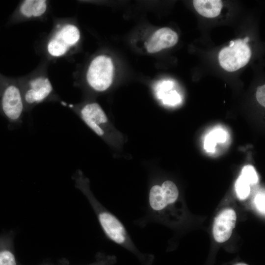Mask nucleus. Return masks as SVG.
Here are the masks:
<instances>
[{"instance_id": "nucleus-4", "label": "nucleus", "mask_w": 265, "mask_h": 265, "mask_svg": "<svg viewBox=\"0 0 265 265\" xmlns=\"http://www.w3.org/2000/svg\"><path fill=\"white\" fill-rule=\"evenodd\" d=\"M251 52L244 39L230 41L228 47L219 53L220 66L228 72H234L244 66L249 61Z\"/></svg>"}, {"instance_id": "nucleus-3", "label": "nucleus", "mask_w": 265, "mask_h": 265, "mask_svg": "<svg viewBox=\"0 0 265 265\" xmlns=\"http://www.w3.org/2000/svg\"><path fill=\"white\" fill-rule=\"evenodd\" d=\"M26 111H29L35 106L51 99H54V90L48 77H35L21 88Z\"/></svg>"}, {"instance_id": "nucleus-9", "label": "nucleus", "mask_w": 265, "mask_h": 265, "mask_svg": "<svg viewBox=\"0 0 265 265\" xmlns=\"http://www.w3.org/2000/svg\"><path fill=\"white\" fill-rule=\"evenodd\" d=\"M178 36L171 28L163 27L157 30L150 38L146 49L150 53L158 52L161 50L174 46Z\"/></svg>"}, {"instance_id": "nucleus-10", "label": "nucleus", "mask_w": 265, "mask_h": 265, "mask_svg": "<svg viewBox=\"0 0 265 265\" xmlns=\"http://www.w3.org/2000/svg\"><path fill=\"white\" fill-rule=\"evenodd\" d=\"M193 4L199 14L207 18L217 16L222 7V2L219 0H194Z\"/></svg>"}, {"instance_id": "nucleus-14", "label": "nucleus", "mask_w": 265, "mask_h": 265, "mask_svg": "<svg viewBox=\"0 0 265 265\" xmlns=\"http://www.w3.org/2000/svg\"><path fill=\"white\" fill-rule=\"evenodd\" d=\"M161 188L166 203H173L179 195V191L176 185L171 181H166L161 185Z\"/></svg>"}, {"instance_id": "nucleus-5", "label": "nucleus", "mask_w": 265, "mask_h": 265, "mask_svg": "<svg viewBox=\"0 0 265 265\" xmlns=\"http://www.w3.org/2000/svg\"><path fill=\"white\" fill-rule=\"evenodd\" d=\"M80 37L79 28L72 24H66L56 31L49 40L47 50L54 57L65 54L70 47L76 45Z\"/></svg>"}, {"instance_id": "nucleus-11", "label": "nucleus", "mask_w": 265, "mask_h": 265, "mask_svg": "<svg viewBox=\"0 0 265 265\" xmlns=\"http://www.w3.org/2000/svg\"><path fill=\"white\" fill-rule=\"evenodd\" d=\"M47 9V2L45 0H26L20 7V12L26 18L38 17L42 16Z\"/></svg>"}, {"instance_id": "nucleus-12", "label": "nucleus", "mask_w": 265, "mask_h": 265, "mask_svg": "<svg viewBox=\"0 0 265 265\" xmlns=\"http://www.w3.org/2000/svg\"><path fill=\"white\" fill-rule=\"evenodd\" d=\"M149 203L155 211H160L167 205L160 186L155 185L151 187L149 193Z\"/></svg>"}, {"instance_id": "nucleus-2", "label": "nucleus", "mask_w": 265, "mask_h": 265, "mask_svg": "<svg viewBox=\"0 0 265 265\" xmlns=\"http://www.w3.org/2000/svg\"><path fill=\"white\" fill-rule=\"evenodd\" d=\"M114 67L110 57L100 55L91 62L86 74L88 85L93 89L103 91L111 84L113 77Z\"/></svg>"}, {"instance_id": "nucleus-18", "label": "nucleus", "mask_w": 265, "mask_h": 265, "mask_svg": "<svg viewBox=\"0 0 265 265\" xmlns=\"http://www.w3.org/2000/svg\"><path fill=\"white\" fill-rule=\"evenodd\" d=\"M0 265H16L13 254L9 250H0Z\"/></svg>"}, {"instance_id": "nucleus-13", "label": "nucleus", "mask_w": 265, "mask_h": 265, "mask_svg": "<svg viewBox=\"0 0 265 265\" xmlns=\"http://www.w3.org/2000/svg\"><path fill=\"white\" fill-rule=\"evenodd\" d=\"M226 139V133L222 130L216 129L211 132L206 137L204 148L208 152H213L217 142H224Z\"/></svg>"}, {"instance_id": "nucleus-7", "label": "nucleus", "mask_w": 265, "mask_h": 265, "mask_svg": "<svg viewBox=\"0 0 265 265\" xmlns=\"http://www.w3.org/2000/svg\"><path fill=\"white\" fill-rule=\"evenodd\" d=\"M80 118L85 124L99 136L104 134L101 125L107 122V117L100 105L96 103L85 104L80 110Z\"/></svg>"}, {"instance_id": "nucleus-8", "label": "nucleus", "mask_w": 265, "mask_h": 265, "mask_svg": "<svg viewBox=\"0 0 265 265\" xmlns=\"http://www.w3.org/2000/svg\"><path fill=\"white\" fill-rule=\"evenodd\" d=\"M98 217L104 231L112 240L120 244L127 242L128 238L126 231L115 216L104 210L100 212Z\"/></svg>"}, {"instance_id": "nucleus-21", "label": "nucleus", "mask_w": 265, "mask_h": 265, "mask_svg": "<svg viewBox=\"0 0 265 265\" xmlns=\"http://www.w3.org/2000/svg\"><path fill=\"white\" fill-rule=\"evenodd\" d=\"M234 265H248L245 263H238Z\"/></svg>"}, {"instance_id": "nucleus-20", "label": "nucleus", "mask_w": 265, "mask_h": 265, "mask_svg": "<svg viewBox=\"0 0 265 265\" xmlns=\"http://www.w3.org/2000/svg\"><path fill=\"white\" fill-rule=\"evenodd\" d=\"M265 85H263L258 87L256 92V98L258 102L263 106H265Z\"/></svg>"}, {"instance_id": "nucleus-16", "label": "nucleus", "mask_w": 265, "mask_h": 265, "mask_svg": "<svg viewBox=\"0 0 265 265\" xmlns=\"http://www.w3.org/2000/svg\"><path fill=\"white\" fill-rule=\"evenodd\" d=\"M235 190L238 197L240 200H244L250 193V184L240 175L236 182Z\"/></svg>"}, {"instance_id": "nucleus-15", "label": "nucleus", "mask_w": 265, "mask_h": 265, "mask_svg": "<svg viewBox=\"0 0 265 265\" xmlns=\"http://www.w3.org/2000/svg\"><path fill=\"white\" fill-rule=\"evenodd\" d=\"M158 97L162 99L165 105L174 106L180 103L181 98L180 95L176 91H172L169 92L166 90L157 89Z\"/></svg>"}, {"instance_id": "nucleus-1", "label": "nucleus", "mask_w": 265, "mask_h": 265, "mask_svg": "<svg viewBox=\"0 0 265 265\" xmlns=\"http://www.w3.org/2000/svg\"><path fill=\"white\" fill-rule=\"evenodd\" d=\"M25 111L21 88L17 84L9 83L0 87V114L7 121L9 129L22 125Z\"/></svg>"}, {"instance_id": "nucleus-17", "label": "nucleus", "mask_w": 265, "mask_h": 265, "mask_svg": "<svg viewBox=\"0 0 265 265\" xmlns=\"http://www.w3.org/2000/svg\"><path fill=\"white\" fill-rule=\"evenodd\" d=\"M240 175L250 184L253 185L257 183L258 177L254 167L251 165L244 166Z\"/></svg>"}, {"instance_id": "nucleus-6", "label": "nucleus", "mask_w": 265, "mask_h": 265, "mask_svg": "<svg viewBox=\"0 0 265 265\" xmlns=\"http://www.w3.org/2000/svg\"><path fill=\"white\" fill-rule=\"evenodd\" d=\"M236 219V213L232 209H226L217 216L212 229L213 237L217 242L222 243L230 238Z\"/></svg>"}, {"instance_id": "nucleus-19", "label": "nucleus", "mask_w": 265, "mask_h": 265, "mask_svg": "<svg viewBox=\"0 0 265 265\" xmlns=\"http://www.w3.org/2000/svg\"><path fill=\"white\" fill-rule=\"evenodd\" d=\"M265 196L264 193H258L254 199V203L256 208L262 213L265 212Z\"/></svg>"}]
</instances>
